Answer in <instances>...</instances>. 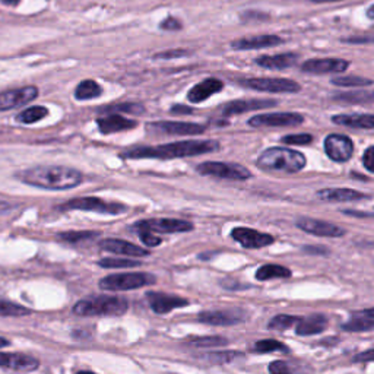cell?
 Instances as JSON below:
<instances>
[{"instance_id": "obj_1", "label": "cell", "mask_w": 374, "mask_h": 374, "mask_svg": "<svg viewBox=\"0 0 374 374\" xmlns=\"http://www.w3.org/2000/svg\"><path fill=\"white\" fill-rule=\"evenodd\" d=\"M221 148L216 140H182L173 142L158 147H138L122 153L123 158L140 160V158H157V160H173L203 156V153L216 152Z\"/></svg>"}, {"instance_id": "obj_2", "label": "cell", "mask_w": 374, "mask_h": 374, "mask_svg": "<svg viewBox=\"0 0 374 374\" xmlns=\"http://www.w3.org/2000/svg\"><path fill=\"white\" fill-rule=\"evenodd\" d=\"M22 183L46 190H69L78 187L84 176L75 169L63 165H38L15 176Z\"/></svg>"}, {"instance_id": "obj_3", "label": "cell", "mask_w": 374, "mask_h": 374, "mask_svg": "<svg viewBox=\"0 0 374 374\" xmlns=\"http://www.w3.org/2000/svg\"><path fill=\"white\" fill-rule=\"evenodd\" d=\"M306 157L301 152L290 148H269L257 158L256 165L265 171L299 173L306 167Z\"/></svg>"}, {"instance_id": "obj_4", "label": "cell", "mask_w": 374, "mask_h": 374, "mask_svg": "<svg viewBox=\"0 0 374 374\" xmlns=\"http://www.w3.org/2000/svg\"><path fill=\"white\" fill-rule=\"evenodd\" d=\"M129 308V303L120 295H95L88 297L73 306L76 316H123Z\"/></svg>"}, {"instance_id": "obj_5", "label": "cell", "mask_w": 374, "mask_h": 374, "mask_svg": "<svg viewBox=\"0 0 374 374\" xmlns=\"http://www.w3.org/2000/svg\"><path fill=\"white\" fill-rule=\"evenodd\" d=\"M157 282V278L147 272L132 274H113L100 281V288L104 291H129L138 290Z\"/></svg>"}, {"instance_id": "obj_6", "label": "cell", "mask_w": 374, "mask_h": 374, "mask_svg": "<svg viewBox=\"0 0 374 374\" xmlns=\"http://www.w3.org/2000/svg\"><path fill=\"white\" fill-rule=\"evenodd\" d=\"M196 171L202 176H211L216 178L224 180H236V182H244L252 177L250 170L240 164L233 162H216V161H208L202 162L196 167Z\"/></svg>"}, {"instance_id": "obj_7", "label": "cell", "mask_w": 374, "mask_h": 374, "mask_svg": "<svg viewBox=\"0 0 374 374\" xmlns=\"http://www.w3.org/2000/svg\"><path fill=\"white\" fill-rule=\"evenodd\" d=\"M62 209H76V211H88V212H97L102 215H122L129 211L126 205L122 203H111L106 202L95 196L89 198H76L62 206Z\"/></svg>"}, {"instance_id": "obj_8", "label": "cell", "mask_w": 374, "mask_h": 374, "mask_svg": "<svg viewBox=\"0 0 374 374\" xmlns=\"http://www.w3.org/2000/svg\"><path fill=\"white\" fill-rule=\"evenodd\" d=\"M241 84L246 88L256 89V91H262V93L295 94L301 89L300 84H297L295 81L279 80V78H249V80L241 81Z\"/></svg>"}, {"instance_id": "obj_9", "label": "cell", "mask_w": 374, "mask_h": 374, "mask_svg": "<svg viewBox=\"0 0 374 374\" xmlns=\"http://www.w3.org/2000/svg\"><path fill=\"white\" fill-rule=\"evenodd\" d=\"M136 230H147L153 233H165V234H173V233H187L191 231L193 224L189 221H183V219H171V218H156V219H145V221H140L135 224Z\"/></svg>"}, {"instance_id": "obj_10", "label": "cell", "mask_w": 374, "mask_h": 374, "mask_svg": "<svg viewBox=\"0 0 374 374\" xmlns=\"http://www.w3.org/2000/svg\"><path fill=\"white\" fill-rule=\"evenodd\" d=\"M249 317L247 312L243 308H228V310H208L202 312L198 316V320L205 325L212 326H231L243 324Z\"/></svg>"}, {"instance_id": "obj_11", "label": "cell", "mask_w": 374, "mask_h": 374, "mask_svg": "<svg viewBox=\"0 0 374 374\" xmlns=\"http://www.w3.org/2000/svg\"><path fill=\"white\" fill-rule=\"evenodd\" d=\"M297 227H299L304 233H308L312 236H317V237H342L345 236L346 231L332 223H326L321 221V219H313L308 216H301L300 219H297Z\"/></svg>"}, {"instance_id": "obj_12", "label": "cell", "mask_w": 374, "mask_h": 374, "mask_svg": "<svg viewBox=\"0 0 374 374\" xmlns=\"http://www.w3.org/2000/svg\"><path fill=\"white\" fill-rule=\"evenodd\" d=\"M325 152L335 162H346L353 157L354 144L345 135L332 133L325 139Z\"/></svg>"}, {"instance_id": "obj_13", "label": "cell", "mask_w": 374, "mask_h": 374, "mask_svg": "<svg viewBox=\"0 0 374 374\" xmlns=\"http://www.w3.org/2000/svg\"><path fill=\"white\" fill-rule=\"evenodd\" d=\"M304 122V115L299 113H269L254 115L249 120L252 127H287L299 126Z\"/></svg>"}, {"instance_id": "obj_14", "label": "cell", "mask_w": 374, "mask_h": 374, "mask_svg": "<svg viewBox=\"0 0 374 374\" xmlns=\"http://www.w3.org/2000/svg\"><path fill=\"white\" fill-rule=\"evenodd\" d=\"M231 237L246 249H263L272 244L275 240L270 234L261 233L246 227H237L231 231Z\"/></svg>"}, {"instance_id": "obj_15", "label": "cell", "mask_w": 374, "mask_h": 374, "mask_svg": "<svg viewBox=\"0 0 374 374\" xmlns=\"http://www.w3.org/2000/svg\"><path fill=\"white\" fill-rule=\"evenodd\" d=\"M38 97V89L35 86H24L9 91L0 93V111L12 110L25 104H30Z\"/></svg>"}, {"instance_id": "obj_16", "label": "cell", "mask_w": 374, "mask_h": 374, "mask_svg": "<svg viewBox=\"0 0 374 374\" xmlns=\"http://www.w3.org/2000/svg\"><path fill=\"white\" fill-rule=\"evenodd\" d=\"M148 131L162 135H199L205 132V126L198 123H185V122H156L147 124Z\"/></svg>"}, {"instance_id": "obj_17", "label": "cell", "mask_w": 374, "mask_h": 374, "mask_svg": "<svg viewBox=\"0 0 374 374\" xmlns=\"http://www.w3.org/2000/svg\"><path fill=\"white\" fill-rule=\"evenodd\" d=\"M147 301L151 307V310L157 315H167L174 310V308L189 306V300L182 299V297L153 291L147 294Z\"/></svg>"}, {"instance_id": "obj_18", "label": "cell", "mask_w": 374, "mask_h": 374, "mask_svg": "<svg viewBox=\"0 0 374 374\" xmlns=\"http://www.w3.org/2000/svg\"><path fill=\"white\" fill-rule=\"evenodd\" d=\"M350 62L344 59H312L301 64V71L312 75L339 73L348 69Z\"/></svg>"}, {"instance_id": "obj_19", "label": "cell", "mask_w": 374, "mask_h": 374, "mask_svg": "<svg viewBox=\"0 0 374 374\" xmlns=\"http://www.w3.org/2000/svg\"><path fill=\"white\" fill-rule=\"evenodd\" d=\"M100 249L110 252V253H115V254H123V256H133V257H144V256H149V252L142 249L133 243L129 241H123V240H118V239H107V240H101L100 241Z\"/></svg>"}, {"instance_id": "obj_20", "label": "cell", "mask_w": 374, "mask_h": 374, "mask_svg": "<svg viewBox=\"0 0 374 374\" xmlns=\"http://www.w3.org/2000/svg\"><path fill=\"white\" fill-rule=\"evenodd\" d=\"M40 366V361L31 355L0 353V367L17 371H34Z\"/></svg>"}, {"instance_id": "obj_21", "label": "cell", "mask_w": 374, "mask_h": 374, "mask_svg": "<svg viewBox=\"0 0 374 374\" xmlns=\"http://www.w3.org/2000/svg\"><path fill=\"white\" fill-rule=\"evenodd\" d=\"M223 88H224L223 81H219L216 78H208L193 86L187 94V98L190 102H193V104H198V102L208 100L211 95L219 93Z\"/></svg>"}, {"instance_id": "obj_22", "label": "cell", "mask_w": 374, "mask_h": 374, "mask_svg": "<svg viewBox=\"0 0 374 374\" xmlns=\"http://www.w3.org/2000/svg\"><path fill=\"white\" fill-rule=\"evenodd\" d=\"M98 129L101 133L104 135H111L115 132H123V131H129V129L136 127V122L126 119L120 114H110V115H104V118H101L97 120Z\"/></svg>"}, {"instance_id": "obj_23", "label": "cell", "mask_w": 374, "mask_h": 374, "mask_svg": "<svg viewBox=\"0 0 374 374\" xmlns=\"http://www.w3.org/2000/svg\"><path fill=\"white\" fill-rule=\"evenodd\" d=\"M342 329L346 332H370L374 329V308H366V310L355 312L351 315L350 320H346L342 325Z\"/></svg>"}, {"instance_id": "obj_24", "label": "cell", "mask_w": 374, "mask_h": 374, "mask_svg": "<svg viewBox=\"0 0 374 374\" xmlns=\"http://www.w3.org/2000/svg\"><path fill=\"white\" fill-rule=\"evenodd\" d=\"M294 328L295 333L300 335V337H312V335L321 333L328 328V319L324 315L300 317Z\"/></svg>"}, {"instance_id": "obj_25", "label": "cell", "mask_w": 374, "mask_h": 374, "mask_svg": "<svg viewBox=\"0 0 374 374\" xmlns=\"http://www.w3.org/2000/svg\"><path fill=\"white\" fill-rule=\"evenodd\" d=\"M283 40L278 35H257L250 38H241V40L231 43V47L234 50H257V48H266L282 44Z\"/></svg>"}, {"instance_id": "obj_26", "label": "cell", "mask_w": 374, "mask_h": 374, "mask_svg": "<svg viewBox=\"0 0 374 374\" xmlns=\"http://www.w3.org/2000/svg\"><path fill=\"white\" fill-rule=\"evenodd\" d=\"M317 196L326 202H355L370 198L364 193L353 189H324L317 191Z\"/></svg>"}, {"instance_id": "obj_27", "label": "cell", "mask_w": 374, "mask_h": 374, "mask_svg": "<svg viewBox=\"0 0 374 374\" xmlns=\"http://www.w3.org/2000/svg\"><path fill=\"white\" fill-rule=\"evenodd\" d=\"M274 104H277V102L272 100H239V101H233L225 104L223 109V114L225 115L241 114V113L257 110V109H266Z\"/></svg>"}, {"instance_id": "obj_28", "label": "cell", "mask_w": 374, "mask_h": 374, "mask_svg": "<svg viewBox=\"0 0 374 374\" xmlns=\"http://www.w3.org/2000/svg\"><path fill=\"white\" fill-rule=\"evenodd\" d=\"M332 122L339 126L366 129V131H371L374 127V118L371 114H339L333 115Z\"/></svg>"}, {"instance_id": "obj_29", "label": "cell", "mask_w": 374, "mask_h": 374, "mask_svg": "<svg viewBox=\"0 0 374 374\" xmlns=\"http://www.w3.org/2000/svg\"><path fill=\"white\" fill-rule=\"evenodd\" d=\"M299 55L295 53H281L272 56H261L256 59V63L265 69H286L295 64Z\"/></svg>"}, {"instance_id": "obj_30", "label": "cell", "mask_w": 374, "mask_h": 374, "mask_svg": "<svg viewBox=\"0 0 374 374\" xmlns=\"http://www.w3.org/2000/svg\"><path fill=\"white\" fill-rule=\"evenodd\" d=\"M256 279L257 281H269V279H277V278H290L291 270L286 266L281 265H272L268 263L261 266L256 270Z\"/></svg>"}, {"instance_id": "obj_31", "label": "cell", "mask_w": 374, "mask_h": 374, "mask_svg": "<svg viewBox=\"0 0 374 374\" xmlns=\"http://www.w3.org/2000/svg\"><path fill=\"white\" fill-rule=\"evenodd\" d=\"M102 94V88L93 80L82 81L75 89V97L78 100H93Z\"/></svg>"}, {"instance_id": "obj_32", "label": "cell", "mask_w": 374, "mask_h": 374, "mask_svg": "<svg viewBox=\"0 0 374 374\" xmlns=\"http://www.w3.org/2000/svg\"><path fill=\"white\" fill-rule=\"evenodd\" d=\"M268 370L270 374H307L304 371V367L297 366L295 363H291V361H274L268 366Z\"/></svg>"}, {"instance_id": "obj_33", "label": "cell", "mask_w": 374, "mask_h": 374, "mask_svg": "<svg viewBox=\"0 0 374 374\" xmlns=\"http://www.w3.org/2000/svg\"><path fill=\"white\" fill-rule=\"evenodd\" d=\"M253 351L254 353H259V354H268V353H290V348L282 344L277 339H263V341H259L256 342L254 346H253Z\"/></svg>"}, {"instance_id": "obj_34", "label": "cell", "mask_w": 374, "mask_h": 374, "mask_svg": "<svg viewBox=\"0 0 374 374\" xmlns=\"http://www.w3.org/2000/svg\"><path fill=\"white\" fill-rule=\"evenodd\" d=\"M47 114H48V110H47L46 107L35 106V107H30V109H27V110H24L22 113H19L17 119H18L21 123L31 124V123H35V122L43 120Z\"/></svg>"}, {"instance_id": "obj_35", "label": "cell", "mask_w": 374, "mask_h": 374, "mask_svg": "<svg viewBox=\"0 0 374 374\" xmlns=\"http://www.w3.org/2000/svg\"><path fill=\"white\" fill-rule=\"evenodd\" d=\"M31 310L27 307L15 304L12 301L0 300V316H10V317H19V316H28Z\"/></svg>"}, {"instance_id": "obj_36", "label": "cell", "mask_w": 374, "mask_h": 374, "mask_svg": "<svg viewBox=\"0 0 374 374\" xmlns=\"http://www.w3.org/2000/svg\"><path fill=\"white\" fill-rule=\"evenodd\" d=\"M300 317L297 316H288V315H278L268 324V328L272 330H287L295 326L297 321Z\"/></svg>"}, {"instance_id": "obj_37", "label": "cell", "mask_w": 374, "mask_h": 374, "mask_svg": "<svg viewBox=\"0 0 374 374\" xmlns=\"http://www.w3.org/2000/svg\"><path fill=\"white\" fill-rule=\"evenodd\" d=\"M98 236L100 233H94V231H69V233H60L57 237L66 243H81L86 240H93Z\"/></svg>"}, {"instance_id": "obj_38", "label": "cell", "mask_w": 374, "mask_h": 374, "mask_svg": "<svg viewBox=\"0 0 374 374\" xmlns=\"http://www.w3.org/2000/svg\"><path fill=\"white\" fill-rule=\"evenodd\" d=\"M190 346L196 348H216L228 344V339L223 337H203V338H191L187 341Z\"/></svg>"}, {"instance_id": "obj_39", "label": "cell", "mask_w": 374, "mask_h": 374, "mask_svg": "<svg viewBox=\"0 0 374 374\" xmlns=\"http://www.w3.org/2000/svg\"><path fill=\"white\" fill-rule=\"evenodd\" d=\"M332 84L338 86H370L373 81L368 78H359V76H341V78H333Z\"/></svg>"}, {"instance_id": "obj_40", "label": "cell", "mask_w": 374, "mask_h": 374, "mask_svg": "<svg viewBox=\"0 0 374 374\" xmlns=\"http://www.w3.org/2000/svg\"><path fill=\"white\" fill-rule=\"evenodd\" d=\"M206 359L212 361V363H218V364H227V363H233L234 359L237 358H244V355L241 353H236V351H227V353H211L203 355Z\"/></svg>"}, {"instance_id": "obj_41", "label": "cell", "mask_w": 374, "mask_h": 374, "mask_svg": "<svg viewBox=\"0 0 374 374\" xmlns=\"http://www.w3.org/2000/svg\"><path fill=\"white\" fill-rule=\"evenodd\" d=\"M140 263L138 261H131V259H101L98 262L100 268H107V269H113V268H136Z\"/></svg>"}, {"instance_id": "obj_42", "label": "cell", "mask_w": 374, "mask_h": 374, "mask_svg": "<svg viewBox=\"0 0 374 374\" xmlns=\"http://www.w3.org/2000/svg\"><path fill=\"white\" fill-rule=\"evenodd\" d=\"M337 100L341 101H348V102H371L373 95L371 93H344L335 97Z\"/></svg>"}, {"instance_id": "obj_43", "label": "cell", "mask_w": 374, "mask_h": 374, "mask_svg": "<svg viewBox=\"0 0 374 374\" xmlns=\"http://www.w3.org/2000/svg\"><path fill=\"white\" fill-rule=\"evenodd\" d=\"M281 140L287 145H308V144H312L313 136L308 133H299V135L283 136Z\"/></svg>"}, {"instance_id": "obj_44", "label": "cell", "mask_w": 374, "mask_h": 374, "mask_svg": "<svg viewBox=\"0 0 374 374\" xmlns=\"http://www.w3.org/2000/svg\"><path fill=\"white\" fill-rule=\"evenodd\" d=\"M139 237L142 240V243L145 244L148 247H158L162 244V239L158 236H153L151 231L147 230H139Z\"/></svg>"}, {"instance_id": "obj_45", "label": "cell", "mask_w": 374, "mask_h": 374, "mask_svg": "<svg viewBox=\"0 0 374 374\" xmlns=\"http://www.w3.org/2000/svg\"><path fill=\"white\" fill-rule=\"evenodd\" d=\"M160 27H161V30H165V31H178V30H182L183 25H182V21H180V19L170 17V18L164 19L161 22Z\"/></svg>"}, {"instance_id": "obj_46", "label": "cell", "mask_w": 374, "mask_h": 374, "mask_svg": "<svg viewBox=\"0 0 374 374\" xmlns=\"http://www.w3.org/2000/svg\"><path fill=\"white\" fill-rule=\"evenodd\" d=\"M373 160H374V148L373 147H368L364 152L363 156V164L366 167V170L368 173H373L374 171V164H373Z\"/></svg>"}, {"instance_id": "obj_47", "label": "cell", "mask_w": 374, "mask_h": 374, "mask_svg": "<svg viewBox=\"0 0 374 374\" xmlns=\"http://www.w3.org/2000/svg\"><path fill=\"white\" fill-rule=\"evenodd\" d=\"M107 110H115V111H127V113H142L144 111V107H140L139 104H119V106H114V107H109Z\"/></svg>"}, {"instance_id": "obj_48", "label": "cell", "mask_w": 374, "mask_h": 374, "mask_svg": "<svg viewBox=\"0 0 374 374\" xmlns=\"http://www.w3.org/2000/svg\"><path fill=\"white\" fill-rule=\"evenodd\" d=\"M187 51L186 50H173V51H165V53H160L156 57H162V59H171V57H178V56H186Z\"/></svg>"}, {"instance_id": "obj_49", "label": "cell", "mask_w": 374, "mask_h": 374, "mask_svg": "<svg viewBox=\"0 0 374 374\" xmlns=\"http://www.w3.org/2000/svg\"><path fill=\"white\" fill-rule=\"evenodd\" d=\"M371 359H373V350H371V348H368V350L364 354L355 355L354 363H363V361H364V363H370Z\"/></svg>"}, {"instance_id": "obj_50", "label": "cell", "mask_w": 374, "mask_h": 374, "mask_svg": "<svg viewBox=\"0 0 374 374\" xmlns=\"http://www.w3.org/2000/svg\"><path fill=\"white\" fill-rule=\"evenodd\" d=\"M12 209H14V205L9 203V202L0 200V215H5V214H8V212H10Z\"/></svg>"}, {"instance_id": "obj_51", "label": "cell", "mask_w": 374, "mask_h": 374, "mask_svg": "<svg viewBox=\"0 0 374 374\" xmlns=\"http://www.w3.org/2000/svg\"><path fill=\"white\" fill-rule=\"evenodd\" d=\"M344 214H346V215H357L358 218H368V216H371V214H361V212H354V211H344Z\"/></svg>"}, {"instance_id": "obj_52", "label": "cell", "mask_w": 374, "mask_h": 374, "mask_svg": "<svg viewBox=\"0 0 374 374\" xmlns=\"http://www.w3.org/2000/svg\"><path fill=\"white\" fill-rule=\"evenodd\" d=\"M171 113H191V109H187V107H180V106H176L171 109Z\"/></svg>"}, {"instance_id": "obj_53", "label": "cell", "mask_w": 374, "mask_h": 374, "mask_svg": "<svg viewBox=\"0 0 374 374\" xmlns=\"http://www.w3.org/2000/svg\"><path fill=\"white\" fill-rule=\"evenodd\" d=\"M21 0H0V3L8 5V6H17Z\"/></svg>"}, {"instance_id": "obj_54", "label": "cell", "mask_w": 374, "mask_h": 374, "mask_svg": "<svg viewBox=\"0 0 374 374\" xmlns=\"http://www.w3.org/2000/svg\"><path fill=\"white\" fill-rule=\"evenodd\" d=\"M315 3H328V2H341V0H312Z\"/></svg>"}, {"instance_id": "obj_55", "label": "cell", "mask_w": 374, "mask_h": 374, "mask_svg": "<svg viewBox=\"0 0 374 374\" xmlns=\"http://www.w3.org/2000/svg\"><path fill=\"white\" fill-rule=\"evenodd\" d=\"M10 342L8 341V339H5V338H0V348H5V346H8Z\"/></svg>"}, {"instance_id": "obj_56", "label": "cell", "mask_w": 374, "mask_h": 374, "mask_svg": "<svg viewBox=\"0 0 374 374\" xmlns=\"http://www.w3.org/2000/svg\"><path fill=\"white\" fill-rule=\"evenodd\" d=\"M373 9H374V8H373V6H370V9H368V14H367V17H368L370 19H373Z\"/></svg>"}, {"instance_id": "obj_57", "label": "cell", "mask_w": 374, "mask_h": 374, "mask_svg": "<svg viewBox=\"0 0 374 374\" xmlns=\"http://www.w3.org/2000/svg\"><path fill=\"white\" fill-rule=\"evenodd\" d=\"M76 374H95L93 371H80V373H76Z\"/></svg>"}]
</instances>
